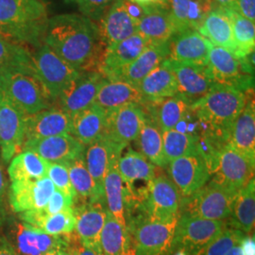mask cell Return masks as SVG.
Instances as JSON below:
<instances>
[{"label": "cell", "instance_id": "obj_38", "mask_svg": "<svg viewBox=\"0 0 255 255\" xmlns=\"http://www.w3.org/2000/svg\"><path fill=\"white\" fill-rule=\"evenodd\" d=\"M83 154L64 164L67 167L70 182L76 192L77 198L80 197L85 203L105 202L104 196L98 190L96 183L86 167Z\"/></svg>", "mask_w": 255, "mask_h": 255}, {"label": "cell", "instance_id": "obj_14", "mask_svg": "<svg viewBox=\"0 0 255 255\" xmlns=\"http://www.w3.org/2000/svg\"><path fill=\"white\" fill-rule=\"evenodd\" d=\"M104 134L121 146L136 140L146 121V112L138 103H128L107 111Z\"/></svg>", "mask_w": 255, "mask_h": 255}, {"label": "cell", "instance_id": "obj_41", "mask_svg": "<svg viewBox=\"0 0 255 255\" xmlns=\"http://www.w3.org/2000/svg\"><path fill=\"white\" fill-rule=\"evenodd\" d=\"M118 166L120 176L128 188L135 181L149 182L156 177L154 164H151L141 152L132 148L120 156Z\"/></svg>", "mask_w": 255, "mask_h": 255}, {"label": "cell", "instance_id": "obj_43", "mask_svg": "<svg viewBox=\"0 0 255 255\" xmlns=\"http://www.w3.org/2000/svg\"><path fill=\"white\" fill-rule=\"evenodd\" d=\"M164 153L167 164L199 149L200 136L176 128L163 132Z\"/></svg>", "mask_w": 255, "mask_h": 255}, {"label": "cell", "instance_id": "obj_42", "mask_svg": "<svg viewBox=\"0 0 255 255\" xmlns=\"http://www.w3.org/2000/svg\"><path fill=\"white\" fill-rule=\"evenodd\" d=\"M11 71H32V54L27 47L0 36V75Z\"/></svg>", "mask_w": 255, "mask_h": 255}, {"label": "cell", "instance_id": "obj_47", "mask_svg": "<svg viewBox=\"0 0 255 255\" xmlns=\"http://www.w3.org/2000/svg\"><path fill=\"white\" fill-rule=\"evenodd\" d=\"M189 0H170L169 14L172 20L176 34L190 29L188 22Z\"/></svg>", "mask_w": 255, "mask_h": 255}, {"label": "cell", "instance_id": "obj_11", "mask_svg": "<svg viewBox=\"0 0 255 255\" xmlns=\"http://www.w3.org/2000/svg\"><path fill=\"white\" fill-rule=\"evenodd\" d=\"M206 66L215 85L233 87L245 93L254 90V76L247 74L239 59L228 50L213 46Z\"/></svg>", "mask_w": 255, "mask_h": 255}, {"label": "cell", "instance_id": "obj_17", "mask_svg": "<svg viewBox=\"0 0 255 255\" xmlns=\"http://www.w3.org/2000/svg\"><path fill=\"white\" fill-rule=\"evenodd\" d=\"M164 64L172 71L178 85V93L193 104L204 97L215 85L206 65L185 64L164 60Z\"/></svg>", "mask_w": 255, "mask_h": 255}, {"label": "cell", "instance_id": "obj_8", "mask_svg": "<svg viewBox=\"0 0 255 255\" xmlns=\"http://www.w3.org/2000/svg\"><path fill=\"white\" fill-rule=\"evenodd\" d=\"M235 197L220 184L211 180L191 196L182 198V214L210 220L226 221L232 214Z\"/></svg>", "mask_w": 255, "mask_h": 255}, {"label": "cell", "instance_id": "obj_54", "mask_svg": "<svg viewBox=\"0 0 255 255\" xmlns=\"http://www.w3.org/2000/svg\"><path fill=\"white\" fill-rule=\"evenodd\" d=\"M75 246L76 245H74L72 242L68 245H64V246L54 249L45 255H75Z\"/></svg>", "mask_w": 255, "mask_h": 255}, {"label": "cell", "instance_id": "obj_31", "mask_svg": "<svg viewBox=\"0 0 255 255\" xmlns=\"http://www.w3.org/2000/svg\"><path fill=\"white\" fill-rule=\"evenodd\" d=\"M106 118V111L93 103L71 118V134L83 146H87L104 133Z\"/></svg>", "mask_w": 255, "mask_h": 255}, {"label": "cell", "instance_id": "obj_46", "mask_svg": "<svg viewBox=\"0 0 255 255\" xmlns=\"http://www.w3.org/2000/svg\"><path fill=\"white\" fill-rule=\"evenodd\" d=\"M46 176L53 182L56 189L64 192V194L71 197L74 200L77 198L65 164L61 163H49Z\"/></svg>", "mask_w": 255, "mask_h": 255}, {"label": "cell", "instance_id": "obj_18", "mask_svg": "<svg viewBox=\"0 0 255 255\" xmlns=\"http://www.w3.org/2000/svg\"><path fill=\"white\" fill-rule=\"evenodd\" d=\"M53 182L46 176L38 180L11 182L10 207L15 213L45 208L55 191Z\"/></svg>", "mask_w": 255, "mask_h": 255}, {"label": "cell", "instance_id": "obj_12", "mask_svg": "<svg viewBox=\"0 0 255 255\" xmlns=\"http://www.w3.org/2000/svg\"><path fill=\"white\" fill-rule=\"evenodd\" d=\"M171 181L182 198H187L203 187L211 178L207 161L198 149L167 164Z\"/></svg>", "mask_w": 255, "mask_h": 255}, {"label": "cell", "instance_id": "obj_27", "mask_svg": "<svg viewBox=\"0 0 255 255\" xmlns=\"http://www.w3.org/2000/svg\"><path fill=\"white\" fill-rule=\"evenodd\" d=\"M198 31L212 45L224 48L237 57V46L234 38L232 22L223 6H217L206 14Z\"/></svg>", "mask_w": 255, "mask_h": 255}, {"label": "cell", "instance_id": "obj_56", "mask_svg": "<svg viewBox=\"0 0 255 255\" xmlns=\"http://www.w3.org/2000/svg\"><path fill=\"white\" fill-rule=\"evenodd\" d=\"M4 194H5V182H4V176L0 167V216L2 214V209H3Z\"/></svg>", "mask_w": 255, "mask_h": 255}, {"label": "cell", "instance_id": "obj_35", "mask_svg": "<svg viewBox=\"0 0 255 255\" xmlns=\"http://www.w3.org/2000/svg\"><path fill=\"white\" fill-rule=\"evenodd\" d=\"M137 87L142 94L145 103L173 97L179 94L174 74L164 62L146 75Z\"/></svg>", "mask_w": 255, "mask_h": 255}, {"label": "cell", "instance_id": "obj_25", "mask_svg": "<svg viewBox=\"0 0 255 255\" xmlns=\"http://www.w3.org/2000/svg\"><path fill=\"white\" fill-rule=\"evenodd\" d=\"M72 243L69 235L51 236L25 223L18 224L15 233V248L19 255H45L59 247Z\"/></svg>", "mask_w": 255, "mask_h": 255}, {"label": "cell", "instance_id": "obj_19", "mask_svg": "<svg viewBox=\"0 0 255 255\" xmlns=\"http://www.w3.org/2000/svg\"><path fill=\"white\" fill-rule=\"evenodd\" d=\"M212 43L197 30L188 29L168 41L167 59L185 64L207 65Z\"/></svg>", "mask_w": 255, "mask_h": 255}, {"label": "cell", "instance_id": "obj_37", "mask_svg": "<svg viewBox=\"0 0 255 255\" xmlns=\"http://www.w3.org/2000/svg\"><path fill=\"white\" fill-rule=\"evenodd\" d=\"M102 255H135L127 226L120 224L109 213L101 236Z\"/></svg>", "mask_w": 255, "mask_h": 255}, {"label": "cell", "instance_id": "obj_3", "mask_svg": "<svg viewBox=\"0 0 255 255\" xmlns=\"http://www.w3.org/2000/svg\"><path fill=\"white\" fill-rule=\"evenodd\" d=\"M48 19L42 0H0V36L15 44L42 46Z\"/></svg>", "mask_w": 255, "mask_h": 255}, {"label": "cell", "instance_id": "obj_7", "mask_svg": "<svg viewBox=\"0 0 255 255\" xmlns=\"http://www.w3.org/2000/svg\"><path fill=\"white\" fill-rule=\"evenodd\" d=\"M32 70L52 102L57 101L80 74L46 44L32 54Z\"/></svg>", "mask_w": 255, "mask_h": 255}, {"label": "cell", "instance_id": "obj_29", "mask_svg": "<svg viewBox=\"0 0 255 255\" xmlns=\"http://www.w3.org/2000/svg\"><path fill=\"white\" fill-rule=\"evenodd\" d=\"M228 144L249 159L255 161V99L252 98L251 93L245 107L233 125Z\"/></svg>", "mask_w": 255, "mask_h": 255}, {"label": "cell", "instance_id": "obj_58", "mask_svg": "<svg viewBox=\"0 0 255 255\" xmlns=\"http://www.w3.org/2000/svg\"><path fill=\"white\" fill-rule=\"evenodd\" d=\"M215 6H228L233 4L236 0H212Z\"/></svg>", "mask_w": 255, "mask_h": 255}, {"label": "cell", "instance_id": "obj_1", "mask_svg": "<svg viewBox=\"0 0 255 255\" xmlns=\"http://www.w3.org/2000/svg\"><path fill=\"white\" fill-rule=\"evenodd\" d=\"M44 44L77 71H98L104 46L98 24L75 13L48 19Z\"/></svg>", "mask_w": 255, "mask_h": 255}, {"label": "cell", "instance_id": "obj_52", "mask_svg": "<svg viewBox=\"0 0 255 255\" xmlns=\"http://www.w3.org/2000/svg\"><path fill=\"white\" fill-rule=\"evenodd\" d=\"M75 255H102L100 247L83 246L80 242L75 246Z\"/></svg>", "mask_w": 255, "mask_h": 255}, {"label": "cell", "instance_id": "obj_51", "mask_svg": "<svg viewBox=\"0 0 255 255\" xmlns=\"http://www.w3.org/2000/svg\"><path fill=\"white\" fill-rule=\"evenodd\" d=\"M230 6L243 17L255 22V0H236Z\"/></svg>", "mask_w": 255, "mask_h": 255}, {"label": "cell", "instance_id": "obj_6", "mask_svg": "<svg viewBox=\"0 0 255 255\" xmlns=\"http://www.w3.org/2000/svg\"><path fill=\"white\" fill-rule=\"evenodd\" d=\"M228 227L227 221H217L180 214L174 233L172 254L200 255L210 242Z\"/></svg>", "mask_w": 255, "mask_h": 255}, {"label": "cell", "instance_id": "obj_21", "mask_svg": "<svg viewBox=\"0 0 255 255\" xmlns=\"http://www.w3.org/2000/svg\"><path fill=\"white\" fill-rule=\"evenodd\" d=\"M124 148L125 146L117 144L104 133L98 140L85 146L84 162L102 196H104L103 185L110 164L114 158L122 155Z\"/></svg>", "mask_w": 255, "mask_h": 255}, {"label": "cell", "instance_id": "obj_16", "mask_svg": "<svg viewBox=\"0 0 255 255\" xmlns=\"http://www.w3.org/2000/svg\"><path fill=\"white\" fill-rule=\"evenodd\" d=\"M151 43L138 32L113 46H104L98 71L107 80L116 76L136 60Z\"/></svg>", "mask_w": 255, "mask_h": 255}, {"label": "cell", "instance_id": "obj_44", "mask_svg": "<svg viewBox=\"0 0 255 255\" xmlns=\"http://www.w3.org/2000/svg\"><path fill=\"white\" fill-rule=\"evenodd\" d=\"M232 22L233 33L237 46V59H242L255 51V22L243 17L230 5L223 6Z\"/></svg>", "mask_w": 255, "mask_h": 255}, {"label": "cell", "instance_id": "obj_20", "mask_svg": "<svg viewBox=\"0 0 255 255\" xmlns=\"http://www.w3.org/2000/svg\"><path fill=\"white\" fill-rule=\"evenodd\" d=\"M25 142L62 134H71V118L59 107H50L26 116Z\"/></svg>", "mask_w": 255, "mask_h": 255}, {"label": "cell", "instance_id": "obj_59", "mask_svg": "<svg viewBox=\"0 0 255 255\" xmlns=\"http://www.w3.org/2000/svg\"><path fill=\"white\" fill-rule=\"evenodd\" d=\"M153 4L165 8V9H169L170 0H153Z\"/></svg>", "mask_w": 255, "mask_h": 255}, {"label": "cell", "instance_id": "obj_50", "mask_svg": "<svg viewBox=\"0 0 255 255\" xmlns=\"http://www.w3.org/2000/svg\"><path fill=\"white\" fill-rule=\"evenodd\" d=\"M74 201V199L64 194V192L55 189L46 207L40 210L45 215H54L73 208Z\"/></svg>", "mask_w": 255, "mask_h": 255}, {"label": "cell", "instance_id": "obj_33", "mask_svg": "<svg viewBox=\"0 0 255 255\" xmlns=\"http://www.w3.org/2000/svg\"><path fill=\"white\" fill-rule=\"evenodd\" d=\"M94 103L107 112L128 103L144 105L145 100L137 86L123 81L106 79L98 92Z\"/></svg>", "mask_w": 255, "mask_h": 255}, {"label": "cell", "instance_id": "obj_45", "mask_svg": "<svg viewBox=\"0 0 255 255\" xmlns=\"http://www.w3.org/2000/svg\"><path fill=\"white\" fill-rule=\"evenodd\" d=\"M245 237L243 232L226 227L210 242L200 255H225L232 248L240 244Z\"/></svg>", "mask_w": 255, "mask_h": 255}, {"label": "cell", "instance_id": "obj_30", "mask_svg": "<svg viewBox=\"0 0 255 255\" xmlns=\"http://www.w3.org/2000/svg\"><path fill=\"white\" fill-rule=\"evenodd\" d=\"M168 57V42L150 44L127 67L122 69L114 80L128 82L138 86L146 75L150 73Z\"/></svg>", "mask_w": 255, "mask_h": 255}, {"label": "cell", "instance_id": "obj_9", "mask_svg": "<svg viewBox=\"0 0 255 255\" xmlns=\"http://www.w3.org/2000/svg\"><path fill=\"white\" fill-rule=\"evenodd\" d=\"M142 206L144 214L139 216L150 220L167 221L180 216L182 196L171 179L156 176L147 182Z\"/></svg>", "mask_w": 255, "mask_h": 255}, {"label": "cell", "instance_id": "obj_22", "mask_svg": "<svg viewBox=\"0 0 255 255\" xmlns=\"http://www.w3.org/2000/svg\"><path fill=\"white\" fill-rule=\"evenodd\" d=\"M85 146L72 134H62L27 141L23 150H31L48 163L64 164L84 153ZM22 150V151H23Z\"/></svg>", "mask_w": 255, "mask_h": 255}, {"label": "cell", "instance_id": "obj_10", "mask_svg": "<svg viewBox=\"0 0 255 255\" xmlns=\"http://www.w3.org/2000/svg\"><path fill=\"white\" fill-rule=\"evenodd\" d=\"M255 161L227 143L219 149L217 166L213 173L215 176L212 180L236 196L255 179Z\"/></svg>", "mask_w": 255, "mask_h": 255}, {"label": "cell", "instance_id": "obj_39", "mask_svg": "<svg viewBox=\"0 0 255 255\" xmlns=\"http://www.w3.org/2000/svg\"><path fill=\"white\" fill-rule=\"evenodd\" d=\"M136 140H138L141 153L144 155L151 164L158 167L167 166L164 153L163 131L158 126L154 119L147 113L146 121Z\"/></svg>", "mask_w": 255, "mask_h": 255}, {"label": "cell", "instance_id": "obj_2", "mask_svg": "<svg viewBox=\"0 0 255 255\" xmlns=\"http://www.w3.org/2000/svg\"><path fill=\"white\" fill-rule=\"evenodd\" d=\"M250 93L214 85L204 97L192 104L191 113L210 129L207 134L227 144L233 125L245 107Z\"/></svg>", "mask_w": 255, "mask_h": 255}, {"label": "cell", "instance_id": "obj_53", "mask_svg": "<svg viewBox=\"0 0 255 255\" xmlns=\"http://www.w3.org/2000/svg\"><path fill=\"white\" fill-rule=\"evenodd\" d=\"M0 255H19L15 248L6 237L0 238Z\"/></svg>", "mask_w": 255, "mask_h": 255}, {"label": "cell", "instance_id": "obj_32", "mask_svg": "<svg viewBox=\"0 0 255 255\" xmlns=\"http://www.w3.org/2000/svg\"><path fill=\"white\" fill-rule=\"evenodd\" d=\"M19 217L23 223L51 236L70 235L76 226L73 208L54 215H45L41 210H29L20 213Z\"/></svg>", "mask_w": 255, "mask_h": 255}, {"label": "cell", "instance_id": "obj_24", "mask_svg": "<svg viewBox=\"0 0 255 255\" xmlns=\"http://www.w3.org/2000/svg\"><path fill=\"white\" fill-rule=\"evenodd\" d=\"M73 210L76 217L75 231L79 242L83 246H101V233L108 215L106 203H84Z\"/></svg>", "mask_w": 255, "mask_h": 255}, {"label": "cell", "instance_id": "obj_36", "mask_svg": "<svg viewBox=\"0 0 255 255\" xmlns=\"http://www.w3.org/2000/svg\"><path fill=\"white\" fill-rule=\"evenodd\" d=\"M231 228L249 235L255 228V182L253 179L237 193L234 200L232 214L229 218Z\"/></svg>", "mask_w": 255, "mask_h": 255}, {"label": "cell", "instance_id": "obj_5", "mask_svg": "<svg viewBox=\"0 0 255 255\" xmlns=\"http://www.w3.org/2000/svg\"><path fill=\"white\" fill-rule=\"evenodd\" d=\"M179 217L167 221L138 217L127 222L134 255H171L174 233Z\"/></svg>", "mask_w": 255, "mask_h": 255}, {"label": "cell", "instance_id": "obj_4", "mask_svg": "<svg viewBox=\"0 0 255 255\" xmlns=\"http://www.w3.org/2000/svg\"><path fill=\"white\" fill-rule=\"evenodd\" d=\"M0 91L25 116L52 107L53 102L32 71L0 75Z\"/></svg>", "mask_w": 255, "mask_h": 255}, {"label": "cell", "instance_id": "obj_60", "mask_svg": "<svg viewBox=\"0 0 255 255\" xmlns=\"http://www.w3.org/2000/svg\"><path fill=\"white\" fill-rule=\"evenodd\" d=\"M130 1L141 7H146L153 4V0H130Z\"/></svg>", "mask_w": 255, "mask_h": 255}, {"label": "cell", "instance_id": "obj_49", "mask_svg": "<svg viewBox=\"0 0 255 255\" xmlns=\"http://www.w3.org/2000/svg\"><path fill=\"white\" fill-rule=\"evenodd\" d=\"M214 6L212 0H189L188 22L190 29L198 31L202 20L210 10L215 8Z\"/></svg>", "mask_w": 255, "mask_h": 255}, {"label": "cell", "instance_id": "obj_15", "mask_svg": "<svg viewBox=\"0 0 255 255\" xmlns=\"http://www.w3.org/2000/svg\"><path fill=\"white\" fill-rule=\"evenodd\" d=\"M106 79L99 71H83L57 100L58 107L70 118L92 105Z\"/></svg>", "mask_w": 255, "mask_h": 255}, {"label": "cell", "instance_id": "obj_26", "mask_svg": "<svg viewBox=\"0 0 255 255\" xmlns=\"http://www.w3.org/2000/svg\"><path fill=\"white\" fill-rule=\"evenodd\" d=\"M143 106L163 132L178 127L191 111V103L180 94L159 101L146 102Z\"/></svg>", "mask_w": 255, "mask_h": 255}, {"label": "cell", "instance_id": "obj_28", "mask_svg": "<svg viewBox=\"0 0 255 255\" xmlns=\"http://www.w3.org/2000/svg\"><path fill=\"white\" fill-rule=\"evenodd\" d=\"M137 32L151 44L168 42L176 34L169 9L155 4L144 7V15L137 22Z\"/></svg>", "mask_w": 255, "mask_h": 255}, {"label": "cell", "instance_id": "obj_57", "mask_svg": "<svg viewBox=\"0 0 255 255\" xmlns=\"http://www.w3.org/2000/svg\"><path fill=\"white\" fill-rule=\"evenodd\" d=\"M225 255H244L242 244L240 243V244H238L237 246L232 248Z\"/></svg>", "mask_w": 255, "mask_h": 255}, {"label": "cell", "instance_id": "obj_23", "mask_svg": "<svg viewBox=\"0 0 255 255\" xmlns=\"http://www.w3.org/2000/svg\"><path fill=\"white\" fill-rule=\"evenodd\" d=\"M99 31L103 46L116 45L137 33V24L128 13L122 0H116L99 21Z\"/></svg>", "mask_w": 255, "mask_h": 255}, {"label": "cell", "instance_id": "obj_55", "mask_svg": "<svg viewBox=\"0 0 255 255\" xmlns=\"http://www.w3.org/2000/svg\"><path fill=\"white\" fill-rule=\"evenodd\" d=\"M244 255H255V237H245L241 242Z\"/></svg>", "mask_w": 255, "mask_h": 255}, {"label": "cell", "instance_id": "obj_13", "mask_svg": "<svg viewBox=\"0 0 255 255\" xmlns=\"http://www.w3.org/2000/svg\"><path fill=\"white\" fill-rule=\"evenodd\" d=\"M26 116L0 91V152L8 164L23 150Z\"/></svg>", "mask_w": 255, "mask_h": 255}, {"label": "cell", "instance_id": "obj_34", "mask_svg": "<svg viewBox=\"0 0 255 255\" xmlns=\"http://www.w3.org/2000/svg\"><path fill=\"white\" fill-rule=\"evenodd\" d=\"M120 157H116L110 164L104 180V198L110 215L120 224L127 226L126 222V190L119 173L118 163Z\"/></svg>", "mask_w": 255, "mask_h": 255}, {"label": "cell", "instance_id": "obj_48", "mask_svg": "<svg viewBox=\"0 0 255 255\" xmlns=\"http://www.w3.org/2000/svg\"><path fill=\"white\" fill-rule=\"evenodd\" d=\"M116 0H75L82 15L99 22Z\"/></svg>", "mask_w": 255, "mask_h": 255}, {"label": "cell", "instance_id": "obj_61", "mask_svg": "<svg viewBox=\"0 0 255 255\" xmlns=\"http://www.w3.org/2000/svg\"><path fill=\"white\" fill-rule=\"evenodd\" d=\"M174 254H175V255H186L183 253H181V252H177V253H174Z\"/></svg>", "mask_w": 255, "mask_h": 255}, {"label": "cell", "instance_id": "obj_40", "mask_svg": "<svg viewBox=\"0 0 255 255\" xmlns=\"http://www.w3.org/2000/svg\"><path fill=\"white\" fill-rule=\"evenodd\" d=\"M49 163L31 150H23L9 163L8 173L11 182L38 180L47 175Z\"/></svg>", "mask_w": 255, "mask_h": 255}, {"label": "cell", "instance_id": "obj_62", "mask_svg": "<svg viewBox=\"0 0 255 255\" xmlns=\"http://www.w3.org/2000/svg\"><path fill=\"white\" fill-rule=\"evenodd\" d=\"M67 2H75V0H66Z\"/></svg>", "mask_w": 255, "mask_h": 255}]
</instances>
